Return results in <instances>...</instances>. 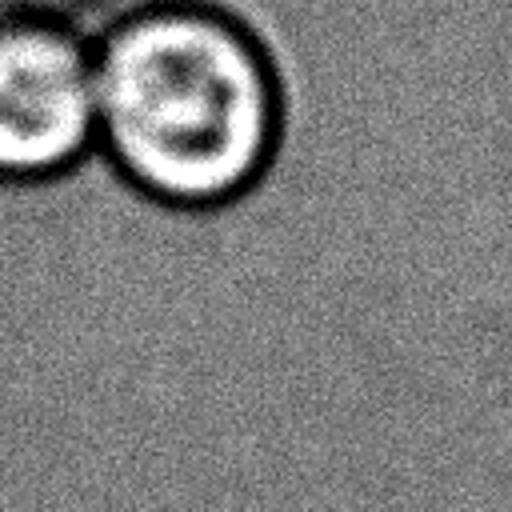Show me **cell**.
Here are the masks:
<instances>
[{
  "instance_id": "obj_1",
  "label": "cell",
  "mask_w": 512,
  "mask_h": 512,
  "mask_svg": "<svg viewBox=\"0 0 512 512\" xmlns=\"http://www.w3.org/2000/svg\"><path fill=\"white\" fill-rule=\"evenodd\" d=\"M276 124L260 48L212 8L152 4L96 40V148L156 200H232L268 164Z\"/></svg>"
},
{
  "instance_id": "obj_2",
  "label": "cell",
  "mask_w": 512,
  "mask_h": 512,
  "mask_svg": "<svg viewBox=\"0 0 512 512\" xmlns=\"http://www.w3.org/2000/svg\"><path fill=\"white\" fill-rule=\"evenodd\" d=\"M96 148V44L72 28L0 20V180H44Z\"/></svg>"
},
{
  "instance_id": "obj_3",
  "label": "cell",
  "mask_w": 512,
  "mask_h": 512,
  "mask_svg": "<svg viewBox=\"0 0 512 512\" xmlns=\"http://www.w3.org/2000/svg\"><path fill=\"white\" fill-rule=\"evenodd\" d=\"M4 8H8V16H28V20H48V24L72 28L96 44L120 20L124 0H4Z\"/></svg>"
}]
</instances>
